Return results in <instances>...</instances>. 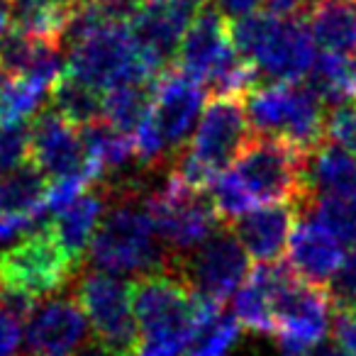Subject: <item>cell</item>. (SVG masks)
<instances>
[{
  "mask_svg": "<svg viewBox=\"0 0 356 356\" xmlns=\"http://www.w3.org/2000/svg\"><path fill=\"white\" fill-rule=\"evenodd\" d=\"M86 259L95 271L113 276L137 273V278L166 271L173 264V254L159 239L139 193L115 195Z\"/></svg>",
  "mask_w": 356,
  "mask_h": 356,
  "instance_id": "cell-1",
  "label": "cell"
},
{
  "mask_svg": "<svg viewBox=\"0 0 356 356\" xmlns=\"http://www.w3.org/2000/svg\"><path fill=\"white\" fill-rule=\"evenodd\" d=\"M205 305L208 300L195 296L173 266L132 281V310L144 349L184 354Z\"/></svg>",
  "mask_w": 356,
  "mask_h": 356,
  "instance_id": "cell-2",
  "label": "cell"
},
{
  "mask_svg": "<svg viewBox=\"0 0 356 356\" xmlns=\"http://www.w3.org/2000/svg\"><path fill=\"white\" fill-rule=\"evenodd\" d=\"M244 98L257 137L281 139L307 156L325 144V103L307 83H257Z\"/></svg>",
  "mask_w": 356,
  "mask_h": 356,
  "instance_id": "cell-3",
  "label": "cell"
},
{
  "mask_svg": "<svg viewBox=\"0 0 356 356\" xmlns=\"http://www.w3.org/2000/svg\"><path fill=\"white\" fill-rule=\"evenodd\" d=\"M203 86L178 69H168L154 83V100L147 120L134 132V154L139 166L156 168L184 152L198 115L203 110Z\"/></svg>",
  "mask_w": 356,
  "mask_h": 356,
  "instance_id": "cell-4",
  "label": "cell"
},
{
  "mask_svg": "<svg viewBox=\"0 0 356 356\" xmlns=\"http://www.w3.org/2000/svg\"><path fill=\"white\" fill-rule=\"evenodd\" d=\"M252 137L242 100L210 98L191 147L173 159L171 171H176L193 191H205L220 173L227 171L229 163H234Z\"/></svg>",
  "mask_w": 356,
  "mask_h": 356,
  "instance_id": "cell-5",
  "label": "cell"
},
{
  "mask_svg": "<svg viewBox=\"0 0 356 356\" xmlns=\"http://www.w3.org/2000/svg\"><path fill=\"white\" fill-rule=\"evenodd\" d=\"M144 205L159 239L173 257L195 252L222 227L213 200L205 198L203 191L191 188L176 171L166 173L161 184L144 198Z\"/></svg>",
  "mask_w": 356,
  "mask_h": 356,
  "instance_id": "cell-6",
  "label": "cell"
},
{
  "mask_svg": "<svg viewBox=\"0 0 356 356\" xmlns=\"http://www.w3.org/2000/svg\"><path fill=\"white\" fill-rule=\"evenodd\" d=\"M305 168L307 154L281 139L254 134L234 159L232 171L257 205L293 203L302 208L307 200Z\"/></svg>",
  "mask_w": 356,
  "mask_h": 356,
  "instance_id": "cell-7",
  "label": "cell"
},
{
  "mask_svg": "<svg viewBox=\"0 0 356 356\" xmlns=\"http://www.w3.org/2000/svg\"><path fill=\"white\" fill-rule=\"evenodd\" d=\"M76 273L79 266L66 257L49 225L27 232L0 254V288L22 293L32 300L59 296Z\"/></svg>",
  "mask_w": 356,
  "mask_h": 356,
  "instance_id": "cell-8",
  "label": "cell"
},
{
  "mask_svg": "<svg viewBox=\"0 0 356 356\" xmlns=\"http://www.w3.org/2000/svg\"><path fill=\"white\" fill-rule=\"evenodd\" d=\"M66 74L76 76L95 90H113L124 83H154L159 81L147 66L132 32L127 27H103L95 35L71 47Z\"/></svg>",
  "mask_w": 356,
  "mask_h": 356,
  "instance_id": "cell-9",
  "label": "cell"
},
{
  "mask_svg": "<svg viewBox=\"0 0 356 356\" xmlns=\"http://www.w3.org/2000/svg\"><path fill=\"white\" fill-rule=\"evenodd\" d=\"M76 300L81 302L95 339L108 344L118 356H137L142 346L132 310V281L105 271H83L76 281Z\"/></svg>",
  "mask_w": 356,
  "mask_h": 356,
  "instance_id": "cell-10",
  "label": "cell"
},
{
  "mask_svg": "<svg viewBox=\"0 0 356 356\" xmlns=\"http://www.w3.org/2000/svg\"><path fill=\"white\" fill-rule=\"evenodd\" d=\"M173 268L193 288L195 296L222 305L247 281L249 254L244 252L232 229L222 225L195 252L173 257Z\"/></svg>",
  "mask_w": 356,
  "mask_h": 356,
  "instance_id": "cell-11",
  "label": "cell"
},
{
  "mask_svg": "<svg viewBox=\"0 0 356 356\" xmlns=\"http://www.w3.org/2000/svg\"><path fill=\"white\" fill-rule=\"evenodd\" d=\"M330 312L332 302L327 288L302 281L291 268L286 281L273 293L276 337L286 356L310 354L317 344H322L330 325Z\"/></svg>",
  "mask_w": 356,
  "mask_h": 356,
  "instance_id": "cell-12",
  "label": "cell"
},
{
  "mask_svg": "<svg viewBox=\"0 0 356 356\" xmlns=\"http://www.w3.org/2000/svg\"><path fill=\"white\" fill-rule=\"evenodd\" d=\"M200 8L203 6L198 0H147L137 20L129 25L144 61L156 79H161L168 66L176 64L181 42Z\"/></svg>",
  "mask_w": 356,
  "mask_h": 356,
  "instance_id": "cell-13",
  "label": "cell"
},
{
  "mask_svg": "<svg viewBox=\"0 0 356 356\" xmlns=\"http://www.w3.org/2000/svg\"><path fill=\"white\" fill-rule=\"evenodd\" d=\"M88 317L76 298L51 296L25 320V356H71L86 341Z\"/></svg>",
  "mask_w": 356,
  "mask_h": 356,
  "instance_id": "cell-14",
  "label": "cell"
},
{
  "mask_svg": "<svg viewBox=\"0 0 356 356\" xmlns=\"http://www.w3.org/2000/svg\"><path fill=\"white\" fill-rule=\"evenodd\" d=\"M315 59L312 32L305 15H298L288 20L278 17L264 44L252 56V64L259 74L266 76L268 83H298L310 74Z\"/></svg>",
  "mask_w": 356,
  "mask_h": 356,
  "instance_id": "cell-15",
  "label": "cell"
},
{
  "mask_svg": "<svg viewBox=\"0 0 356 356\" xmlns=\"http://www.w3.org/2000/svg\"><path fill=\"white\" fill-rule=\"evenodd\" d=\"M30 161L40 166L49 181L88 171L83 134L56 110H44L30 124Z\"/></svg>",
  "mask_w": 356,
  "mask_h": 356,
  "instance_id": "cell-16",
  "label": "cell"
},
{
  "mask_svg": "<svg viewBox=\"0 0 356 356\" xmlns=\"http://www.w3.org/2000/svg\"><path fill=\"white\" fill-rule=\"evenodd\" d=\"M232 51L229 20L218 10V6H203L181 42L176 69L203 86Z\"/></svg>",
  "mask_w": 356,
  "mask_h": 356,
  "instance_id": "cell-17",
  "label": "cell"
},
{
  "mask_svg": "<svg viewBox=\"0 0 356 356\" xmlns=\"http://www.w3.org/2000/svg\"><path fill=\"white\" fill-rule=\"evenodd\" d=\"M344 259V244L320 222L300 215L288 242V266L293 273L312 286L327 288Z\"/></svg>",
  "mask_w": 356,
  "mask_h": 356,
  "instance_id": "cell-18",
  "label": "cell"
},
{
  "mask_svg": "<svg viewBox=\"0 0 356 356\" xmlns=\"http://www.w3.org/2000/svg\"><path fill=\"white\" fill-rule=\"evenodd\" d=\"M300 220V208L293 203L264 205L232 225L234 237L244 247V252L259 264H273L288 252V242Z\"/></svg>",
  "mask_w": 356,
  "mask_h": 356,
  "instance_id": "cell-19",
  "label": "cell"
},
{
  "mask_svg": "<svg viewBox=\"0 0 356 356\" xmlns=\"http://www.w3.org/2000/svg\"><path fill=\"white\" fill-rule=\"evenodd\" d=\"M105 205H108V193H105L103 186L95 184L86 193H81L74 203L54 213V220L49 222L54 239L79 268L83 259L88 257L90 242H93L95 232H98L100 222L108 213Z\"/></svg>",
  "mask_w": 356,
  "mask_h": 356,
  "instance_id": "cell-20",
  "label": "cell"
},
{
  "mask_svg": "<svg viewBox=\"0 0 356 356\" xmlns=\"http://www.w3.org/2000/svg\"><path fill=\"white\" fill-rule=\"evenodd\" d=\"M291 266L281 261L257 264L244 286L234 293V320L252 332L276 334L273 322V293L286 281Z\"/></svg>",
  "mask_w": 356,
  "mask_h": 356,
  "instance_id": "cell-21",
  "label": "cell"
},
{
  "mask_svg": "<svg viewBox=\"0 0 356 356\" xmlns=\"http://www.w3.org/2000/svg\"><path fill=\"white\" fill-rule=\"evenodd\" d=\"M305 186L307 200L322 195L356 200V156L334 144H322L307 156Z\"/></svg>",
  "mask_w": 356,
  "mask_h": 356,
  "instance_id": "cell-22",
  "label": "cell"
},
{
  "mask_svg": "<svg viewBox=\"0 0 356 356\" xmlns=\"http://www.w3.org/2000/svg\"><path fill=\"white\" fill-rule=\"evenodd\" d=\"M49 178L32 161L0 176V218L32 220L47 213Z\"/></svg>",
  "mask_w": 356,
  "mask_h": 356,
  "instance_id": "cell-23",
  "label": "cell"
},
{
  "mask_svg": "<svg viewBox=\"0 0 356 356\" xmlns=\"http://www.w3.org/2000/svg\"><path fill=\"white\" fill-rule=\"evenodd\" d=\"M86 147V168L95 178V184H103L108 178H115L120 168L127 166L134 154V139L129 134H122L113 129L108 122H95L90 127L81 129Z\"/></svg>",
  "mask_w": 356,
  "mask_h": 356,
  "instance_id": "cell-24",
  "label": "cell"
},
{
  "mask_svg": "<svg viewBox=\"0 0 356 356\" xmlns=\"http://www.w3.org/2000/svg\"><path fill=\"white\" fill-rule=\"evenodd\" d=\"M312 40L332 54L356 51V3H315L305 13Z\"/></svg>",
  "mask_w": 356,
  "mask_h": 356,
  "instance_id": "cell-25",
  "label": "cell"
},
{
  "mask_svg": "<svg viewBox=\"0 0 356 356\" xmlns=\"http://www.w3.org/2000/svg\"><path fill=\"white\" fill-rule=\"evenodd\" d=\"M51 110L69 120L74 127L83 129L103 120V95L93 86L83 83L76 76L64 74L49 90Z\"/></svg>",
  "mask_w": 356,
  "mask_h": 356,
  "instance_id": "cell-26",
  "label": "cell"
},
{
  "mask_svg": "<svg viewBox=\"0 0 356 356\" xmlns=\"http://www.w3.org/2000/svg\"><path fill=\"white\" fill-rule=\"evenodd\" d=\"M154 83H124L108 90L103 95V122L122 134L137 132L152 110Z\"/></svg>",
  "mask_w": 356,
  "mask_h": 356,
  "instance_id": "cell-27",
  "label": "cell"
},
{
  "mask_svg": "<svg viewBox=\"0 0 356 356\" xmlns=\"http://www.w3.org/2000/svg\"><path fill=\"white\" fill-rule=\"evenodd\" d=\"M239 341V322L222 312V305L210 302L198 322L193 339H191V356H229Z\"/></svg>",
  "mask_w": 356,
  "mask_h": 356,
  "instance_id": "cell-28",
  "label": "cell"
},
{
  "mask_svg": "<svg viewBox=\"0 0 356 356\" xmlns=\"http://www.w3.org/2000/svg\"><path fill=\"white\" fill-rule=\"evenodd\" d=\"M47 93L49 90L30 79H10L0 74V127L27 124V118L37 115Z\"/></svg>",
  "mask_w": 356,
  "mask_h": 356,
  "instance_id": "cell-29",
  "label": "cell"
},
{
  "mask_svg": "<svg viewBox=\"0 0 356 356\" xmlns=\"http://www.w3.org/2000/svg\"><path fill=\"white\" fill-rule=\"evenodd\" d=\"M302 218H310L330 229L341 244H356V200L344 198H310L300 208Z\"/></svg>",
  "mask_w": 356,
  "mask_h": 356,
  "instance_id": "cell-30",
  "label": "cell"
},
{
  "mask_svg": "<svg viewBox=\"0 0 356 356\" xmlns=\"http://www.w3.org/2000/svg\"><path fill=\"white\" fill-rule=\"evenodd\" d=\"M210 200H213L215 213L220 215L222 225H227V227L237 222L239 218H244L247 213H252L254 205H257L232 168L220 173L213 181V186H210Z\"/></svg>",
  "mask_w": 356,
  "mask_h": 356,
  "instance_id": "cell-31",
  "label": "cell"
},
{
  "mask_svg": "<svg viewBox=\"0 0 356 356\" xmlns=\"http://www.w3.org/2000/svg\"><path fill=\"white\" fill-rule=\"evenodd\" d=\"M325 139L356 156V100H341L325 110Z\"/></svg>",
  "mask_w": 356,
  "mask_h": 356,
  "instance_id": "cell-32",
  "label": "cell"
},
{
  "mask_svg": "<svg viewBox=\"0 0 356 356\" xmlns=\"http://www.w3.org/2000/svg\"><path fill=\"white\" fill-rule=\"evenodd\" d=\"M30 161V124L0 127V176Z\"/></svg>",
  "mask_w": 356,
  "mask_h": 356,
  "instance_id": "cell-33",
  "label": "cell"
},
{
  "mask_svg": "<svg viewBox=\"0 0 356 356\" xmlns=\"http://www.w3.org/2000/svg\"><path fill=\"white\" fill-rule=\"evenodd\" d=\"M327 296H330L332 310L356 312V254L346 257L341 268L332 276Z\"/></svg>",
  "mask_w": 356,
  "mask_h": 356,
  "instance_id": "cell-34",
  "label": "cell"
},
{
  "mask_svg": "<svg viewBox=\"0 0 356 356\" xmlns=\"http://www.w3.org/2000/svg\"><path fill=\"white\" fill-rule=\"evenodd\" d=\"M93 3L103 20L115 27H129L147 6V0H93Z\"/></svg>",
  "mask_w": 356,
  "mask_h": 356,
  "instance_id": "cell-35",
  "label": "cell"
},
{
  "mask_svg": "<svg viewBox=\"0 0 356 356\" xmlns=\"http://www.w3.org/2000/svg\"><path fill=\"white\" fill-rule=\"evenodd\" d=\"M25 337V322L0 307V356H15Z\"/></svg>",
  "mask_w": 356,
  "mask_h": 356,
  "instance_id": "cell-36",
  "label": "cell"
},
{
  "mask_svg": "<svg viewBox=\"0 0 356 356\" xmlns=\"http://www.w3.org/2000/svg\"><path fill=\"white\" fill-rule=\"evenodd\" d=\"M334 341L349 356H356V312H337Z\"/></svg>",
  "mask_w": 356,
  "mask_h": 356,
  "instance_id": "cell-37",
  "label": "cell"
},
{
  "mask_svg": "<svg viewBox=\"0 0 356 356\" xmlns=\"http://www.w3.org/2000/svg\"><path fill=\"white\" fill-rule=\"evenodd\" d=\"M261 0H218V10L222 13L227 20H239L252 13H257Z\"/></svg>",
  "mask_w": 356,
  "mask_h": 356,
  "instance_id": "cell-38",
  "label": "cell"
},
{
  "mask_svg": "<svg viewBox=\"0 0 356 356\" xmlns=\"http://www.w3.org/2000/svg\"><path fill=\"white\" fill-rule=\"evenodd\" d=\"M32 220H20V218H0V244L13 242L22 234L25 237L27 229L32 227Z\"/></svg>",
  "mask_w": 356,
  "mask_h": 356,
  "instance_id": "cell-39",
  "label": "cell"
},
{
  "mask_svg": "<svg viewBox=\"0 0 356 356\" xmlns=\"http://www.w3.org/2000/svg\"><path fill=\"white\" fill-rule=\"evenodd\" d=\"M71 356H118V354L100 339H86Z\"/></svg>",
  "mask_w": 356,
  "mask_h": 356,
  "instance_id": "cell-40",
  "label": "cell"
},
{
  "mask_svg": "<svg viewBox=\"0 0 356 356\" xmlns=\"http://www.w3.org/2000/svg\"><path fill=\"white\" fill-rule=\"evenodd\" d=\"M310 356H349V354H346L337 341H322V344H317L315 349L310 351Z\"/></svg>",
  "mask_w": 356,
  "mask_h": 356,
  "instance_id": "cell-41",
  "label": "cell"
},
{
  "mask_svg": "<svg viewBox=\"0 0 356 356\" xmlns=\"http://www.w3.org/2000/svg\"><path fill=\"white\" fill-rule=\"evenodd\" d=\"M137 356H184V354H168V351H152V349H144V346H139Z\"/></svg>",
  "mask_w": 356,
  "mask_h": 356,
  "instance_id": "cell-42",
  "label": "cell"
},
{
  "mask_svg": "<svg viewBox=\"0 0 356 356\" xmlns=\"http://www.w3.org/2000/svg\"><path fill=\"white\" fill-rule=\"evenodd\" d=\"M315 3H346V0H315ZM356 3V0H354Z\"/></svg>",
  "mask_w": 356,
  "mask_h": 356,
  "instance_id": "cell-43",
  "label": "cell"
},
{
  "mask_svg": "<svg viewBox=\"0 0 356 356\" xmlns=\"http://www.w3.org/2000/svg\"><path fill=\"white\" fill-rule=\"evenodd\" d=\"M354 254H356V244H354Z\"/></svg>",
  "mask_w": 356,
  "mask_h": 356,
  "instance_id": "cell-44",
  "label": "cell"
}]
</instances>
